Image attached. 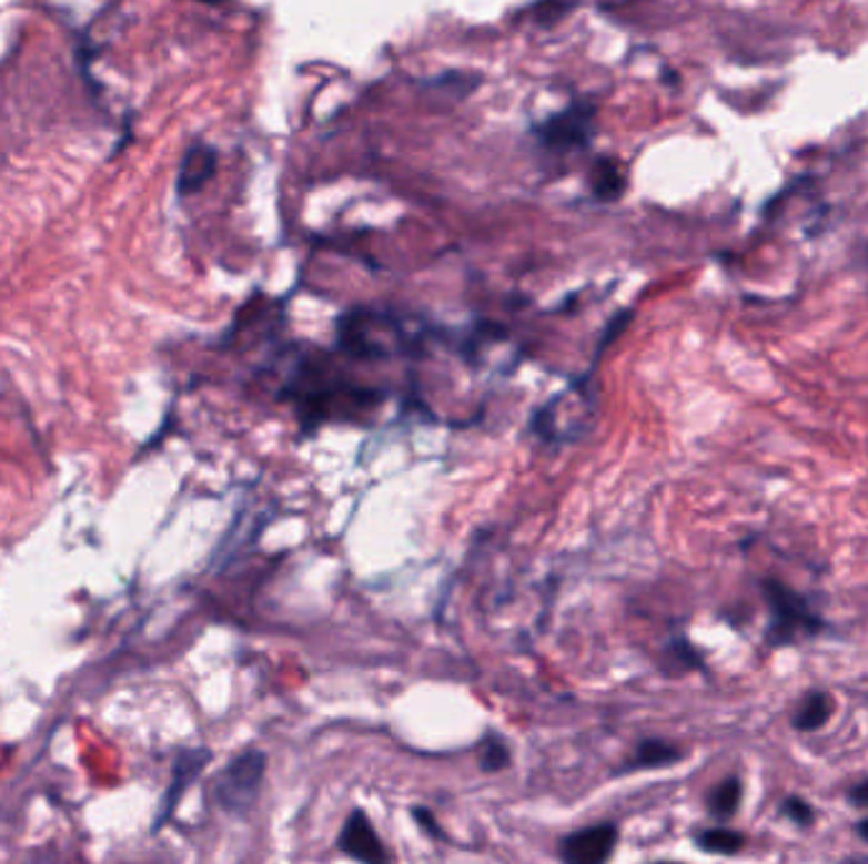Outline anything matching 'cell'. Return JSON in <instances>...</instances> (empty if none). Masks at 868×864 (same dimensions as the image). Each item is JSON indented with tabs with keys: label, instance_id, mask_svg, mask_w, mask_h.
<instances>
[{
	"label": "cell",
	"instance_id": "1",
	"mask_svg": "<svg viewBox=\"0 0 868 864\" xmlns=\"http://www.w3.org/2000/svg\"><path fill=\"white\" fill-rule=\"evenodd\" d=\"M759 593L769 611L765 629V644L769 649L797 647L828 631V621L822 619V613L815 611L808 596L797 593L793 586L783 583L779 578H761Z\"/></svg>",
	"mask_w": 868,
	"mask_h": 864
},
{
	"label": "cell",
	"instance_id": "2",
	"mask_svg": "<svg viewBox=\"0 0 868 864\" xmlns=\"http://www.w3.org/2000/svg\"><path fill=\"white\" fill-rule=\"evenodd\" d=\"M595 383H592V376H584L562 394L548 398L542 408H536L531 426L544 441H577L595 424Z\"/></svg>",
	"mask_w": 868,
	"mask_h": 864
},
{
	"label": "cell",
	"instance_id": "3",
	"mask_svg": "<svg viewBox=\"0 0 868 864\" xmlns=\"http://www.w3.org/2000/svg\"><path fill=\"white\" fill-rule=\"evenodd\" d=\"M339 345L353 358H392L412 350V337L392 315L359 307L341 317Z\"/></svg>",
	"mask_w": 868,
	"mask_h": 864
},
{
	"label": "cell",
	"instance_id": "4",
	"mask_svg": "<svg viewBox=\"0 0 868 864\" xmlns=\"http://www.w3.org/2000/svg\"><path fill=\"white\" fill-rule=\"evenodd\" d=\"M264 771H268V753L250 748L229 761L214 783L216 804L229 814H246L254 806L262 791Z\"/></svg>",
	"mask_w": 868,
	"mask_h": 864
},
{
	"label": "cell",
	"instance_id": "5",
	"mask_svg": "<svg viewBox=\"0 0 868 864\" xmlns=\"http://www.w3.org/2000/svg\"><path fill=\"white\" fill-rule=\"evenodd\" d=\"M592 120H595V110L589 104H572L564 112L548 118L544 124H538L536 138L544 148L556 150V153L584 148L592 138Z\"/></svg>",
	"mask_w": 868,
	"mask_h": 864
},
{
	"label": "cell",
	"instance_id": "6",
	"mask_svg": "<svg viewBox=\"0 0 868 864\" xmlns=\"http://www.w3.org/2000/svg\"><path fill=\"white\" fill-rule=\"evenodd\" d=\"M619 832L615 824H595L572 832L559 847V857L569 864H602L613 857Z\"/></svg>",
	"mask_w": 868,
	"mask_h": 864
},
{
	"label": "cell",
	"instance_id": "7",
	"mask_svg": "<svg viewBox=\"0 0 868 864\" xmlns=\"http://www.w3.org/2000/svg\"><path fill=\"white\" fill-rule=\"evenodd\" d=\"M339 850L366 864H384L392 860V854L386 852L384 842H381V836L376 834L374 824L369 822L363 809H353L349 819H345L343 830L339 834Z\"/></svg>",
	"mask_w": 868,
	"mask_h": 864
},
{
	"label": "cell",
	"instance_id": "8",
	"mask_svg": "<svg viewBox=\"0 0 868 864\" xmlns=\"http://www.w3.org/2000/svg\"><path fill=\"white\" fill-rule=\"evenodd\" d=\"M209 761H211V751H206V748H191V751L181 753V759L175 761V769H173L171 789H168V794L163 799V812H161V816H158V826H161V822H165V819L173 814V809L179 806V801L185 794V789H189L191 783L201 776V771L206 769Z\"/></svg>",
	"mask_w": 868,
	"mask_h": 864
},
{
	"label": "cell",
	"instance_id": "9",
	"mask_svg": "<svg viewBox=\"0 0 868 864\" xmlns=\"http://www.w3.org/2000/svg\"><path fill=\"white\" fill-rule=\"evenodd\" d=\"M686 751L670 741H660V738H648V741L637 743L635 753L615 771L617 776H627V773L637 771H655V769H668L684 761Z\"/></svg>",
	"mask_w": 868,
	"mask_h": 864
},
{
	"label": "cell",
	"instance_id": "10",
	"mask_svg": "<svg viewBox=\"0 0 868 864\" xmlns=\"http://www.w3.org/2000/svg\"><path fill=\"white\" fill-rule=\"evenodd\" d=\"M832 710H836V705H832V698L826 690H810L803 694L793 710L790 725L797 733H818V730L830 723Z\"/></svg>",
	"mask_w": 868,
	"mask_h": 864
},
{
	"label": "cell",
	"instance_id": "11",
	"mask_svg": "<svg viewBox=\"0 0 868 864\" xmlns=\"http://www.w3.org/2000/svg\"><path fill=\"white\" fill-rule=\"evenodd\" d=\"M744 799V783L739 776H726L716 786L708 791L706 796V812L714 822L726 824L737 816Z\"/></svg>",
	"mask_w": 868,
	"mask_h": 864
},
{
	"label": "cell",
	"instance_id": "12",
	"mask_svg": "<svg viewBox=\"0 0 868 864\" xmlns=\"http://www.w3.org/2000/svg\"><path fill=\"white\" fill-rule=\"evenodd\" d=\"M216 167V153L206 145L191 148L183 157L181 173H179V191L181 193H196L203 183L214 175Z\"/></svg>",
	"mask_w": 868,
	"mask_h": 864
},
{
	"label": "cell",
	"instance_id": "13",
	"mask_svg": "<svg viewBox=\"0 0 868 864\" xmlns=\"http://www.w3.org/2000/svg\"><path fill=\"white\" fill-rule=\"evenodd\" d=\"M694 847L716 857H734L747 847V836L731 826H706L694 834Z\"/></svg>",
	"mask_w": 868,
	"mask_h": 864
},
{
	"label": "cell",
	"instance_id": "14",
	"mask_svg": "<svg viewBox=\"0 0 868 864\" xmlns=\"http://www.w3.org/2000/svg\"><path fill=\"white\" fill-rule=\"evenodd\" d=\"M592 191L599 201H617L625 191V173L615 160H599L592 171Z\"/></svg>",
	"mask_w": 868,
	"mask_h": 864
},
{
	"label": "cell",
	"instance_id": "15",
	"mask_svg": "<svg viewBox=\"0 0 868 864\" xmlns=\"http://www.w3.org/2000/svg\"><path fill=\"white\" fill-rule=\"evenodd\" d=\"M666 659L670 664H676V672H696L704 670V657L698 649L690 644L686 634H673L666 647Z\"/></svg>",
	"mask_w": 868,
	"mask_h": 864
},
{
	"label": "cell",
	"instance_id": "16",
	"mask_svg": "<svg viewBox=\"0 0 868 864\" xmlns=\"http://www.w3.org/2000/svg\"><path fill=\"white\" fill-rule=\"evenodd\" d=\"M477 761H481V769L485 773H495V771H506L511 761H513V753H511V745L503 741L501 735H491L485 738L483 745H481V755H477Z\"/></svg>",
	"mask_w": 868,
	"mask_h": 864
},
{
	"label": "cell",
	"instance_id": "17",
	"mask_svg": "<svg viewBox=\"0 0 868 864\" xmlns=\"http://www.w3.org/2000/svg\"><path fill=\"white\" fill-rule=\"evenodd\" d=\"M779 814H783L785 819H790V822L795 826H800V830H813L815 819H818L813 804H808V801H805L803 796L783 799V804H779Z\"/></svg>",
	"mask_w": 868,
	"mask_h": 864
},
{
	"label": "cell",
	"instance_id": "18",
	"mask_svg": "<svg viewBox=\"0 0 868 864\" xmlns=\"http://www.w3.org/2000/svg\"><path fill=\"white\" fill-rule=\"evenodd\" d=\"M412 816H414V822L420 824V830H422V832H427V834L432 836V840H442V842L447 840V834L440 830V822H437V819H434V814L430 812V809L416 806L414 812H412Z\"/></svg>",
	"mask_w": 868,
	"mask_h": 864
},
{
	"label": "cell",
	"instance_id": "19",
	"mask_svg": "<svg viewBox=\"0 0 868 864\" xmlns=\"http://www.w3.org/2000/svg\"><path fill=\"white\" fill-rule=\"evenodd\" d=\"M848 801L858 809H868V781L856 783V786L848 791Z\"/></svg>",
	"mask_w": 868,
	"mask_h": 864
},
{
	"label": "cell",
	"instance_id": "20",
	"mask_svg": "<svg viewBox=\"0 0 868 864\" xmlns=\"http://www.w3.org/2000/svg\"><path fill=\"white\" fill-rule=\"evenodd\" d=\"M856 834L861 836V840L868 844V816H866V819H861V822L856 824Z\"/></svg>",
	"mask_w": 868,
	"mask_h": 864
}]
</instances>
